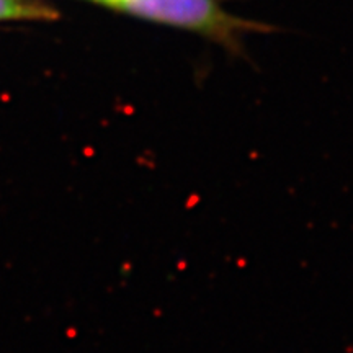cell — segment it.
<instances>
[{
  "mask_svg": "<svg viewBox=\"0 0 353 353\" xmlns=\"http://www.w3.org/2000/svg\"><path fill=\"white\" fill-rule=\"evenodd\" d=\"M118 10L205 34L231 48L237 46L242 33L259 28L231 15L216 0H128Z\"/></svg>",
  "mask_w": 353,
  "mask_h": 353,
  "instance_id": "cell-1",
  "label": "cell"
},
{
  "mask_svg": "<svg viewBox=\"0 0 353 353\" xmlns=\"http://www.w3.org/2000/svg\"><path fill=\"white\" fill-rule=\"evenodd\" d=\"M57 12L37 0H0V21L3 20H52Z\"/></svg>",
  "mask_w": 353,
  "mask_h": 353,
  "instance_id": "cell-2",
  "label": "cell"
},
{
  "mask_svg": "<svg viewBox=\"0 0 353 353\" xmlns=\"http://www.w3.org/2000/svg\"><path fill=\"white\" fill-rule=\"evenodd\" d=\"M94 2L103 3V6H108V7H113V8H120L123 3L128 2V0H94Z\"/></svg>",
  "mask_w": 353,
  "mask_h": 353,
  "instance_id": "cell-3",
  "label": "cell"
}]
</instances>
